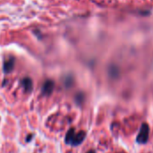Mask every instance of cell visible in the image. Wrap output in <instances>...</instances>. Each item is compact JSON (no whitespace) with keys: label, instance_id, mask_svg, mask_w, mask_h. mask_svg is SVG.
Returning <instances> with one entry per match:
<instances>
[{"label":"cell","instance_id":"1","mask_svg":"<svg viewBox=\"0 0 153 153\" xmlns=\"http://www.w3.org/2000/svg\"><path fill=\"white\" fill-rule=\"evenodd\" d=\"M85 135L86 134L83 131H81L79 134H75L74 129L72 128L66 134L65 142H66V143H69L72 145H78L84 140Z\"/></svg>","mask_w":153,"mask_h":153},{"label":"cell","instance_id":"2","mask_svg":"<svg viewBox=\"0 0 153 153\" xmlns=\"http://www.w3.org/2000/svg\"><path fill=\"white\" fill-rule=\"evenodd\" d=\"M53 89H54V82L52 81H47L43 87H42V93L43 95H50L51 92L53 91Z\"/></svg>","mask_w":153,"mask_h":153},{"label":"cell","instance_id":"3","mask_svg":"<svg viewBox=\"0 0 153 153\" xmlns=\"http://www.w3.org/2000/svg\"><path fill=\"white\" fill-rule=\"evenodd\" d=\"M147 138H148V126L146 124H143L140 134L138 136V141L140 143H145L147 141Z\"/></svg>","mask_w":153,"mask_h":153},{"label":"cell","instance_id":"4","mask_svg":"<svg viewBox=\"0 0 153 153\" xmlns=\"http://www.w3.org/2000/svg\"><path fill=\"white\" fill-rule=\"evenodd\" d=\"M13 64H14V61L13 58H10L9 60L5 61L4 62V72L6 73H9L13 70Z\"/></svg>","mask_w":153,"mask_h":153},{"label":"cell","instance_id":"5","mask_svg":"<svg viewBox=\"0 0 153 153\" xmlns=\"http://www.w3.org/2000/svg\"><path fill=\"white\" fill-rule=\"evenodd\" d=\"M22 86L24 87L26 91H31V89H32V82H31L30 79L25 78V79L22 80Z\"/></svg>","mask_w":153,"mask_h":153},{"label":"cell","instance_id":"6","mask_svg":"<svg viewBox=\"0 0 153 153\" xmlns=\"http://www.w3.org/2000/svg\"><path fill=\"white\" fill-rule=\"evenodd\" d=\"M50 1H53V2H59V1H61V0H50Z\"/></svg>","mask_w":153,"mask_h":153},{"label":"cell","instance_id":"7","mask_svg":"<svg viewBox=\"0 0 153 153\" xmlns=\"http://www.w3.org/2000/svg\"><path fill=\"white\" fill-rule=\"evenodd\" d=\"M88 153H94V152H92V151H91V152H89Z\"/></svg>","mask_w":153,"mask_h":153}]
</instances>
